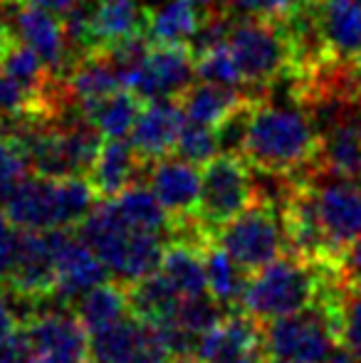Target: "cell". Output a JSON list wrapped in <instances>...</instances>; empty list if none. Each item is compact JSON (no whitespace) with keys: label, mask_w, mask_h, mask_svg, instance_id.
Listing matches in <instances>:
<instances>
[{"label":"cell","mask_w":361,"mask_h":363,"mask_svg":"<svg viewBox=\"0 0 361 363\" xmlns=\"http://www.w3.org/2000/svg\"><path fill=\"white\" fill-rule=\"evenodd\" d=\"M322 129L304 106L255 99L245 114L238 153L252 171L272 178L312 176L317 171Z\"/></svg>","instance_id":"1"},{"label":"cell","mask_w":361,"mask_h":363,"mask_svg":"<svg viewBox=\"0 0 361 363\" xmlns=\"http://www.w3.org/2000/svg\"><path fill=\"white\" fill-rule=\"evenodd\" d=\"M198 363H267L265 329L252 316H223L213 329L198 339Z\"/></svg>","instance_id":"14"},{"label":"cell","mask_w":361,"mask_h":363,"mask_svg":"<svg viewBox=\"0 0 361 363\" xmlns=\"http://www.w3.org/2000/svg\"><path fill=\"white\" fill-rule=\"evenodd\" d=\"M18 40V35H15L13 25H10L8 15L3 13V8H0V62H3V57L8 55V50L13 48V43Z\"/></svg>","instance_id":"34"},{"label":"cell","mask_w":361,"mask_h":363,"mask_svg":"<svg viewBox=\"0 0 361 363\" xmlns=\"http://www.w3.org/2000/svg\"><path fill=\"white\" fill-rule=\"evenodd\" d=\"M208 240L174 238L166 242L161 255L159 272L176 287V291L186 296L208 294L206 287V267H203V247Z\"/></svg>","instance_id":"21"},{"label":"cell","mask_w":361,"mask_h":363,"mask_svg":"<svg viewBox=\"0 0 361 363\" xmlns=\"http://www.w3.org/2000/svg\"><path fill=\"white\" fill-rule=\"evenodd\" d=\"M146 99L139 96L129 86H119L116 91H111L109 96H104L101 101H96L94 106L84 114V119L91 121L96 129L101 131V136H111V139H124L134 126L139 111L144 109Z\"/></svg>","instance_id":"27"},{"label":"cell","mask_w":361,"mask_h":363,"mask_svg":"<svg viewBox=\"0 0 361 363\" xmlns=\"http://www.w3.org/2000/svg\"><path fill=\"white\" fill-rule=\"evenodd\" d=\"M255 99L257 96L248 94L240 86L218 84V82L208 79H193L174 101L179 104V109L188 121L221 129L228 119H233L243 109H248Z\"/></svg>","instance_id":"17"},{"label":"cell","mask_w":361,"mask_h":363,"mask_svg":"<svg viewBox=\"0 0 361 363\" xmlns=\"http://www.w3.org/2000/svg\"><path fill=\"white\" fill-rule=\"evenodd\" d=\"M84 363H96V361H91V359H89V361H84Z\"/></svg>","instance_id":"37"},{"label":"cell","mask_w":361,"mask_h":363,"mask_svg":"<svg viewBox=\"0 0 361 363\" xmlns=\"http://www.w3.org/2000/svg\"><path fill=\"white\" fill-rule=\"evenodd\" d=\"M146 163L139 158V153L134 151V146L124 139H111L104 136L96 153L94 163H91L87 181L94 188L99 201H109L116 198L119 193H124L129 186H134L139 181L141 171H146Z\"/></svg>","instance_id":"18"},{"label":"cell","mask_w":361,"mask_h":363,"mask_svg":"<svg viewBox=\"0 0 361 363\" xmlns=\"http://www.w3.org/2000/svg\"><path fill=\"white\" fill-rule=\"evenodd\" d=\"M342 274L334 267L309 262L297 255H284L248 277L240 309L260 324L287 314H297L317 304L332 277Z\"/></svg>","instance_id":"3"},{"label":"cell","mask_w":361,"mask_h":363,"mask_svg":"<svg viewBox=\"0 0 361 363\" xmlns=\"http://www.w3.org/2000/svg\"><path fill=\"white\" fill-rule=\"evenodd\" d=\"M193 67H196L198 79L218 82V84H228V86H240L243 89L240 69H238L235 57H233L228 43H218L213 48H206L198 55H193Z\"/></svg>","instance_id":"28"},{"label":"cell","mask_w":361,"mask_h":363,"mask_svg":"<svg viewBox=\"0 0 361 363\" xmlns=\"http://www.w3.org/2000/svg\"><path fill=\"white\" fill-rule=\"evenodd\" d=\"M0 121H3V119H0Z\"/></svg>","instance_id":"39"},{"label":"cell","mask_w":361,"mask_h":363,"mask_svg":"<svg viewBox=\"0 0 361 363\" xmlns=\"http://www.w3.org/2000/svg\"><path fill=\"white\" fill-rule=\"evenodd\" d=\"M149 8L141 0H89V28L94 52H104L111 45L146 33Z\"/></svg>","instance_id":"19"},{"label":"cell","mask_w":361,"mask_h":363,"mask_svg":"<svg viewBox=\"0 0 361 363\" xmlns=\"http://www.w3.org/2000/svg\"><path fill=\"white\" fill-rule=\"evenodd\" d=\"M74 230L94 250L109 274L124 284L156 272L169 242V235L131 225L116 211L114 201H101L99 206H94Z\"/></svg>","instance_id":"2"},{"label":"cell","mask_w":361,"mask_h":363,"mask_svg":"<svg viewBox=\"0 0 361 363\" xmlns=\"http://www.w3.org/2000/svg\"><path fill=\"white\" fill-rule=\"evenodd\" d=\"M342 277L349 282L361 284V235L349 245V250L342 257Z\"/></svg>","instance_id":"33"},{"label":"cell","mask_w":361,"mask_h":363,"mask_svg":"<svg viewBox=\"0 0 361 363\" xmlns=\"http://www.w3.org/2000/svg\"><path fill=\"white\" fill-rule=\"evenodd\" d=\"M3 3H8V0H0V5H3Z\"/></svg>","instance_id":"38"},{"label":"cell","mask_w":361,"mask_h":363,"mask_svg":"<svg viewBox=\"0 0 361 363\" xmlns=\"http://www.w3.org/2000/svg\"><path fill=\"white\" fill-rule=\"evenodd\" d=\"M55 252V299L70 306L96 284L106 282L109 269L96 252L77 235V230H50Z\"/></svg>","instance_id":"13"},{"label":"cell","mask_w":361,"mask_h":363,"mask_svg":"<svg viewBox=\"0 0 361 363\" xmlns=\"http://www.w3.org/2000/svg\"><path fill=\"white\" fill-rule=\"evenodd\" d=\"M0 8L8 15L15 35L43 57V62L50 67V72L55 77L67 74V69L77 60H74L67 33H65L62 15L45 8H35V5H23L18 0H8Z\"/></svg>","instance_id":"11"},{"label":"cell","mask_w":361,"mask_h":363,"mask_svg":"<svg viewBox=\"0 0 361 363\" xmlns=\"http://www.w3.org/2000/svg\"><path fill=\"white\" fill-rule=\"evenodd\" d=\"M96 201L87 176L48 178L30 173L0 206V213L20 230H74Z\"/></svg>","instance_id":"4"},{"label":"cell","mask_w":361,"mask_h":363,"mask_svg":"<svg viewBox=\"0 0 361 363\" xmlns=\"http://www.w3.org/2000/svg\"><path fill=\"white\" fill-rule=\"evenodd\" d=\"M314 176L361 183V126L357 119H344L322 129Z\"/></svg>","instance_id":"20"},{"label":"cell","mask_w":361,"mask_h":363,"mask_svg":"<svg viewBox=\"0 0 361 363\" xmlns=\"http://www.w3.org/2000/svg\"><path fill=\"white\" fill-rule=\"evenodd\" d=\"M211 240L221 245L250 274L274 262V259L284 257V252L289 255L279 206L265 193H257L252 206H248L240 216L213 230Z\"/></svg>","instance_id":"6"},{"label":"cell","mask_w":361,"mask_h":363,"mask_svg":"<svg viewBox=\"0 0 361 363\" xmlns=\"http://www.w3.org/2000/svg\"><path fill=\"white\" fill-rule=\"evenodd\" d=\"M126 291H129L131 314L144 321V324H154V326L174 321L176 311H179V304L183 299L174 284H171L159 269L146 274V277L136 279V282L126 284Z\"/></svg>","instance_id":"23"},{"label":"cell","mask_w":361,"mask_h":363,"mask_svg":"<svg viewBox=\"0 0 361 363\" xmlns=\"http://www.w3.org/2000/svg\"><path fill=\"white\" fill-rule=\"evenodd\" d=\"M20 324H23V321H20L15 306L10 304V289L0 282V344L8 341L10 336L20 329Z\"/></svg>","instance_id":"32"},{"label":"cell","mask_w":361,"mask_h":363,"mask_svg":"<svg viewBox=\"0 0 361 363\" xmlns=\"http://www.w3.org/2000/svg\"><path fill=\"white\" fill-rule=\"evenodd\" d=\"M144 336V321L134 314L89 334V359L96 363H131Z\"/></svg>","instance_id":"26"},{"label":"cell","mask_w":361,"mask_h":363,"mask_svg":"<svg viewBox=\"0 0 361 363\" xmlns=\"http://www.w3.org/2000/svg\"><path fill=\"white\" fill-rule=\"evenodd\" d=\"M206 18V8L193 0H166L159 8H149L146 38L159 45H191Z\"/></svg>","instance_id":"22"},{"label":"cell","mask_w":361,"mask_h":363,"mask_svg":"<svg viewBox=\"0 0 361 363\" xmlns=\"http://www.w3.org/2000/svg\"><path fill=\"white\" fill-rule=\"evenodd\" d=\"M77 319L82 321V326L91 331H99L104 326L114 324V321L124 319L126 314H131L129 306V291H126L124 282H101L94 289L84 291L77 301L72 304Z\"/></svg>","instance_id":"24"},{"label":"cell","mask_w":361,"mask_h":363,"mask_svg":"<svg viewBox=\"0 0 361 363\" xmlns=\"http://www.w3.org/2000/svg\"><path fill=\"white\" fill-rule=\"evenodd\" d=\"M270 361L277 363H327L339 346L327 311L319 304L262 324Z\"/></svg>","instance_id":"8"},{"label":"cell","mask_w":361,"mask_h":363,"mask_svg":"<svg viewBox=\"0 0 361 363\" xmlns=\"http://www.w3.org/2000/svg\"><path fill=\"white\" fill-rule=\"evenodd\" d=\"M25 176H30V163L23 146L10 134L0 131V206L8 201Z\"/></svg>","instance_id":"30"},{"label":"cell","mask_w":361,"mask_h":363,"mask_svg":"<svg viewBox=\"0 0 361 363\" xmlns=\"http://www.w3.org/2000/svg\"><path fill=\"white\" fill-rule=\"evenodd\" d=\"M23 5H35V8H45V10H52V13L65 15L67 10H72L79 0H18Z\"/></svg>","instance_id":"35"},{"label":"cell","mask_w":361,"mask_h":363,"mask_svg":"<svg viewBox=\"0 0 361 363\" xmlns=\"http://www.w3.org/2000/svg\"><path fill=\"white\" fill-rule=\"evenodd\" d=\"M218 151H221L218 131L213 129V126H203V124H196V121L186 119V124L181 126L179 139H176L174 156L196 163V166L201 168L206 161L218 156Z\"/></svg>","instance_id":"29"},{"label":"cell","mask_w":361,"mask_h":363,"mask_svg":"<svg viewBox=\"0 0 361 363\" xmlns=\"http://www.w3.org/2000/svg\"><path fill=\"white\" fill-rule=\"evenodd\" d=\"M203 267H206V287L208 294L223 306H238L240 304L243 289L248 284L250 272L240 267L221 245L208 240L203 247Z\"/></svg>","instance_id":"25"},{"label":"cell","mask_w":361,"mask_h":363,"mask_svg":"<svg viewBox=\"0 0 361 363\" xmlns=\"http://www.w3.org/2000/svg\"><path fill=\"white\" fill-rule=\"evenodd\" d=\"M193 3H198V5H211V3H218V0H193Z\"/></svg>","instance_id":"36"},{"label":"cell","mask_w":361,"mask_h":363,"mask_svg":"<svg viewBox=\"0 0 361 363\" xmlns=\"http://www.w3.org/2000/svg\"><path fill=\"white\" fill-rule=\"evenodd\" d=\"M33 363L89 361V334L70 309L40 311L20 324Z\"/></svg>","instance_id":"9"},{"label":"cell","mask_w":361,"mask_h":363,"mask_svg":"<svg viewBox=\"0 0 361 363\" xmlns=\"http://www.w3.org/2000/svg\"><path fill=\"white\" fill-rule=\"evenodd\" d=\"M193 79H196V67L188 45L151 43L144 62L121 77V84L151 101L176 99Z\"/></svg>","instance_id":"12"},{"label":"cell","mask_w":361,"mask_h":363,"mask_svg":"<svg viewBox=\"0 0 361 363\" xmlns=\"http://www.w3.org/2000/svg\"><path fill=\"white\" fill-rule=\"evenodd\" d=\"M171 361H174V351L169 349L161 331L151 324H144V336H141V344L136 349L131 363H171Z\"/></svg>","instance_id":"31"},{"label":"cell","mask_w":361,"mask_h":363,"mask_svg":"<svg viewBox=\"0 0 361 363\" xmlns=\"http://www.w3.org/2000/svg\"><path fill=\"white\" fill-rule=\"evenodd\" d=\"M312 181L314 206L329 255L342 269L344 252L361 235V183L342 178H327V183H319L317 176H312Z\"/></svg>","instance_id":"10"},{"label":"cell","mask_w":361,"mask_h":363,"mask_svg":"<svg viewBox=\"0 0 361 363\" xmlns=\"http://www.w3.org/2000/svg\"><path fill=\"white\" fill-rule=\"evenodd\" d=\"M183 124H186V116L174 99H151L144 104V109L139 111L134 126H131L129 144L149 166V163L174 153Z\"/></svg>","instance_id":"16"},{"label":"cell","mask_w":361,"mask_h":363,"mask_svg":"<svg viewBox=\"0 0 361 363\" xmlns=\"http://www.w3.org/2000/svg\"><path fill=\"white\" fill-rule=\"evenodd\" d=\"M149 188L171 218V228L196 218L201 203V171L179 156H164L149 163Z\"/></svg>","instance_id":"15"},{"label":"cell","mask_w":361,"mask_h":363,"mask_svg":"<svg viewBox=\"0 0 361 363\" xmlns=\"http://www.w3.org/2000/svg\"><path fill=\"white\" fill-rule=\"evenodd\" d=\"M252 168L238 151L218 153L201 166V203L198 223L213 235L228 220L240 216L257 198Z\"/></svg>","instance_id":"7"},{"label":"cell","mask_w":361,"mask_h":363,"mask_svg":"<svg viewBox=\"0 0 361 363\" xmlns=\"http://www.w3.org/2000/svg\"><path fill=\"white\" fill-rule=\"evenodd\" d=\"M248 94L270 96L294 69V35L287 20L235 15L226 38Z\"/></svg>","instance_id":"5"}]
</instances>
